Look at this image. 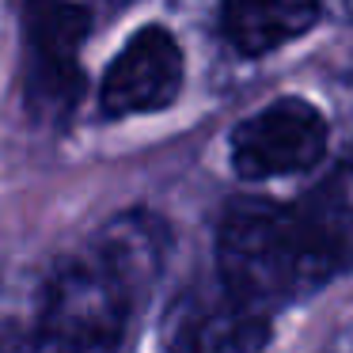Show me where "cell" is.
<instances>
[{
  "label": "cell",
  "instance_id": "cell-1",
  "mask_svg": "<svg viewBox=\"0 0 353 353\" xmlns=\"http://www.w3.org/2000/svg\"><path fill=\"white\" fill-rule=\"evenodd\" d=\"M168 259L156 213L125 209L80 239L42 281L12 353H122Z\"/></svg>",
  "mask_w": 353,
  "mask_h": 353
},
{
  "label": "cell",
  "instance_id": "cell-2",
  "mask_svg": "<svg viewBox=\"0 0 353 353\" xmlns=\"http://www.w3.org/2000/svg\"><path fill=\"white\" fill-rule=\"evenodd\" d=\"M353 270V224L319 190L300 201L239 198L216 224V285L266 315Z\"/></svg>",
  "mask_w": 353,
  "mask_h": 353
},
{
  "label": "cell",
  "instance_id": "cell-3",
  "mask_svg": "<svg viewBox=\"0 0 353 353\" xmlns=\"http://www.w3.org/2000/svg\"><path fill=\"white\" fill-rule=\"evenodd\" d=\"M330 118L307 95H274L228 133V163L243 183H285L323 163Z\"/></svg>",
  "mask_w": 353,
  "mask_h": 353
},
{
  "label": "cell",
  "instance_id": "cell-4",
  "mask_svg": "<svg viewBox=\"0 0 353 353\" xmlns=\"http://www.w3.org/2000/svg\"><path fill=\"white\" fill-rule=\"evenodd\" d=\"M186 88V50L163 23H145L118 46L99 80V110L107 118L160 114Z\"/></svg>",
  "mask_w": 353,
  "mask_h": 353
},
{
  "label": "cell",
  "instance_id": "cell-5",
  "mask_svg": "<svg viewBox=\"0 0 353 353\" xmlns=\"http://www.w3.org/2000/svg\"><path fill=\"white\" fill-rule=\"evenodd\" d=\"M88 8L72 0H27V92L39 114H65L80 95V42L88 34Z\"/></svg>",
  "mask_w": 353,
  "mask_h": 353
},
{
  "label": "cell",
  "instance_id": "cell-6",
  "mask_svg": "<svg viewBox=\"0 0 353 353\" xmlns=\"http://www.w3.org/2000/svg\"><path fill=\"white\" fill-rule=\"evenodd\" d=\"M274 315L236 300L228 289H198L171 312V353H266Z\"/></svg>",
  "mask_w": 353,
  "mask_h": 353
},
{
  "label": "cell",
  "instance_id": "cell-7",
  "mask_svg": "<svg viewBox=\"0 0 353 353\" xmlns=\"http://www.w3.org/2000/svg\"><path fill=\"white\" fill-rule=\"evenodd\" d=\"M315 0H221L216 27L239 57H270L319 23Z\"/></svg>",
  "mask_w": 353,
  "mask_h": 353
},
{
  "label": "cell",
  "instance_id": "cell-8",
  "mask_svg": "<svg viewBox=\"0 0 353 353\" xmlns=\"http://www.w3.org/2000/svg\"><path fill=\"white\" fill-rule=\"evenodd\" d=\"M315 190H319L323 198H327L330 205H334L338 213L353 224V145L345 148V156L338 160V168L330 171V175L315 186Z\"/></svg>",
  "mask_w": 353,
  "mask_h": 353
},
{
  "label": "cell",
  "instance_id": "cell-9",
  "mask_svg": "<svg viewBox=\"0 0 353 353\" xmlns=\"http://www.w3.org/2000/svg\"><path fill=\"white\" fill-rule=\"evenodd\" d=\"M19 323H23V319L0 315V353H12V345H16V334H19Z\"/></svg>",
  "mask_w": 353,
  "mask_h": 353
},
{
  "label": "cell",
  "instance_id": "cell-10",
  "mask_svg": "<svg viewBox=\"0 0 353 353\" xmlns=\"http://www.w3.org/2000/svg\"><path fill=\"white\" fill-rule=\"evenodd\" d=\"M315 4H319V12H327V16L353 23V0H315Z\"/></svg>",
  "mask_w": 353,
  "mask_h": 353
}]
</instances>
